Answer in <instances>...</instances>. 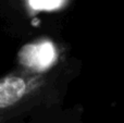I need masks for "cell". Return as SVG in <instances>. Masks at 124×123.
<instances>
[{"instance_id":"obj_2","label":"cell","mask_w":124,"mask_h":123,"mask_svg":"<svg viewBox=\"0 0 124 123\" xmlns=\"http://www.w3.org/2000/svg\"><path fill=\"white\" fill-rule=\"evenodd\" d=\"M38 80L19 75H8L0 80V109H8L19 104L35 87Z\"/></svg>"},{"instance_id":"obj_1","label":"cell","mask_w":124,"mask_h":123,"mask_svg":"<svg viewBox=\"0 0 124 123\" xmlns=\"http://www.w3.org/2000/svg\"><path fill=\"white\" fill-rule=\"evenodd\" d=\"M58 59L54 44L44 39L36 43L26 44L19 51V61L25 69L32 72H46L54 67Z\"/></svg>"},{"instance_id":"obj_3","label":"cell","mask_w":124,"mask_h":123,"mask_svg":"<svg viewBox=\"0 0 124 123\" xmlns=\"http://www.w3.org/2000/svg\"><path fill=\"white\" fill-rule=\"evenodd\" d=\"M63 1L64 0H28V6L33 10L50 11L61 8Z\"/></svg>"}]
</instances>
